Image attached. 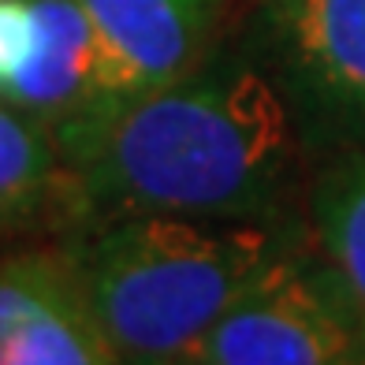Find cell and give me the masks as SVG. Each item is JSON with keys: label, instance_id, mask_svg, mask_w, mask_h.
Here are the masks:
<instances>
[{"label": "cell", "instance_id": "6da1fadb", "mask_svg": "<svg viewBox=\"0 0 365 365\" xmlns=\"http://www.w3.org/2000/svg\"><path fill=\"white\" fill-rule=\"evenodd\" d=\"M53 135L71 209L105 220L142 212L254 220L294 160L284 93L250 68H197Z\"/></svg>", "mask_w": 365, "mask_h": 365}, {"label": "cell", "instance_id": "277c9868", "mask_svg": "<svg viewBox=\"0 0 365 365\" xmlns=\"http://www.w3.org/2000/svg\"><path fill=\"white\" fill-rule=\"evenodd\" d=\"M0 101L53 130L112 108L82 0H0Z\"/></svg>", "mask_w": 365, "mask_h": 365}, {"label": "cell", "instance_id": "3957f363", "mask_svg": "<svg viewBox=\"0 0 365 365\" xmlns=\"http://www.w3.org/2000/svg\"><path fill=\"white\" fill-rule=\"evenodd\" d=\"M365 361V331L328 264L287 250L254 276L187 365H343Z\"/></svg>", "mask_w": 365, "mask_h": 365}, {"label": "cell", "instance_id": "52a82bcc", "mask_svg": "<svg viewBox=\"0 0 365 365\" xmlns=\"http://www.w3.org/2000/svg\"><path fill=\"white\" fill-rule=\"evenodd\" d=\"M272 26L298 86L365 130V0H272Z\"/></svg>", "mask_w": 365, "mask_h": 365}, {"label": "cell", "instance_id": "ba28073f", "mask_svg": "<svg viewBox=\"0 0 365 365\" xmlns=\"http://www.w3.org/2000/svg\"><path fill=\"white\" fill-rule=\"evenodd\" d=\"M56 209H71V182L53 127L0 101V231H19Z\"/></svg>", "mask_w": 365, "mask_h": 365}, {"label": "cell", "instance_id": "9c48e42d", "mask_svg": "<svg viewBox=\"0 0 365 365\" xmlns=\"http://www.w3.org/2000/svg\"><path fill=\"white\" fill-rule=\"evenodd\" d=\"M309 209L324 261L365 331V149H351L328 164L313 187Z\"/></svg>", "mask_w": 365, "mask_h": 365}, {"label": "cell", "instance_id": "7a4b0ae2", "mask_svg": "<svg viewBox=\"0 0 365 365\" xmlns=\"http://www.w3.org/2000/svg\"><path fill=\"white\" fill-rule=\"evenodd\" d=\"M279 239L257 220L115 217L75 250L82 287L120 361H187L254 284Z\"/></svg>", "mask_w": 365, "mask_h": 365}, {"label": "cell", "instance_id": "5b68a950", "mask_svg": "<svg viewBox=\"0 0 365 365\" xmlns=\"http://www.w3.org/2000/svg\"><path fill=\"white\" fill-rule=\"evenodd\" d=\"M120 361L97 324L75 254L34 250L0 261V365Z\"/></svg>", "mask_w": 365, "mask_h": 365}, {"label": "cell", "instance_id": "8992f818", "mask_svg": "<svg viewBox=\"0 0 365 365\" xmlns=\"http://www.w3.org/2000/svg\"><path fill=\"white\" fill-rule=\"evenodd\" d=\"M97 34L112 105L202 68L217 0H82Z\"/></svg>", "mask_w": 365, "mask_h": 365}]
</instances>
